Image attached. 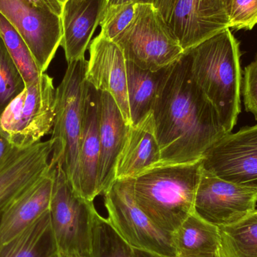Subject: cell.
<instances>
[{"label":"cell","instance_id":"cell-1","mask_svg":"<svg viewBox=\"0 0 257 257\" xmlns=\"http://www.w3.org/2000/svg\"><path fill=\"white\" fill-rule=\"evenodd\" d=\"M152 113L161 165L199 161L228 134L214 105L192 76L187 53L165 70Z\"/></svg>","mask_w":257,"mask_h":257},{"label":"cell","instance_id":"cell-2","mask_svg":"<svg viewBox=\"0 0 257 257\" xmlns=\"http://www.w3.org/2000/svg\"><path fill=\"white\" fill-rule=\"evenodd\" d=\"M186 53L192 76L214 105L226 133H230L241 112L239 43L226 29Z\"/></svg>","mask_w":257,"mask_h":257},{"label":"cell","instance_id":"cell-3","mask_svg":"<svg viewBox=\"0 0 257 257\" xmlns=\"http://www.w3.org/2000/svg\"><path fill=\"white\" fill-rule=\"evenodd\" d=\"M201 174L202 160L159 165L133 178L135 200L157 227L172 234L193 212Z\"/></svg>","mask_w":257,"mask_h":257},{"label":"cell","instance_id":"cell-4","mask_svg":"<svg viewBox=\"0 0 257 257\" xmlns=\"http://www.w3.org/2000/svg\"><path fill=\"white\" fill-rule=\"evenodd\" d=\"M87 66L85 57L68 63L64 77L56 89L55 118L51 138V163L60 165L68 182L79 194L78 148L88 90Z\"/></svg>","mask_w":257,"mask_h":257},{"label":"cell","instance_id":"cell-5","mask_svg":"<svg viewBox=\"0 0 257 257\" xmlns=\"http://www.w3.org/2000/svg\"><path fill=\"white\" fill-rule=\"evenodd\" d=\"M126 61L145 70H162L174 64L184 51L163 15L154 4H136L124 31L113 40Z\"/></svg>","mask_w":257,"mask_h":257},{"label":"cell","instance_id":"cell-6","mask_svg":"<svg viewBox=\"0 0 257 257\" xmlns=\"http://www.w3.org/2000/svg\"><path fill=\"white\" fill-rule=\"evenodd\" d=\"M96 211L93 202L77 193L60 165L55 164L50 213L51 236L59 257H92V224Z\"/></svg>","mask_w":257,"mask_h":257},{"label":"cell","instance_id":"cell-7","mask_svg":"<svg viewBox=\"0 0 257 257\" xmlns=\"http://www.w3.org/2000/svg\"><path fill=\"white\" fill-rule=\"evenodd\" d=\"M55 105L54 80L43 73L6 107L0 115V133L18 149L39 143L52 131Z\"/></svg>","mask_w":257,"mask_h":257},{"label":"cell","instance_id":"cell-8","mask_svg":"<svg viewBox=\"0 0 257 257\" xmlns=\"http://www.w3.org/2000/svg\"><path fill=\"white\" fill-rule=\"evenodd\" d=\"M133 180L115 179L104 193L107 220L133 248L160 256L177 257L172 234L157 227L136 203Z\"/></svg>","mask_w":257,"mask_h":257},{"label":"cell","instance_id":"cell-9","mask_svg":"<svg viewBox=\"0 0 257 257\" xmlns=\"http://www.w3.org/2000/svg\"><path fill=\"white\" fill-rule=\"evenodd\" d=\"M257 187L235 184L206 172L196 190L193 212L217 227L235 224L256 211Z\"/></svg>","mask_w":257,"mask_h":257},{"label":"cell","instance_id":"cell-10","mask_svg":"<svg viewBox=\"0 0 257 257\" xmlns=\"http://www.w3.org/2000/svg\"><path fill=\"white\" fill-rule=\"evenodd\" d=\"M0 13L24 39L39 70L45 73L61 45V18L24 0H0Z\"/></svg>","mask_w":257,"mask_h":257},{"label":"cell","instance_id":"cell-11","mask_svg":"<svg viewBox=\"0 0 257 257\" xmlns=\"http://www.w3.org/2000/svg\"><path fill=\"white\" fill-rule=\"evenodd\" d=\"M202 167L221 179L257 187V125L223 136L205 153Z\"/></svg>","mask_w":257,"mask_h":257},{"label":"cell","instance_id":"cell-12","mask_svg":"<svg viewBox=\"0 0 257 257\" xmlns=\"http://www.w3.org/2000/svg\"><path fill=\"white\" fill-rule=\"evenodd\" d=\"M167 23L184 53L229 29L224 0H175Z\"/></svg>","mask_w":257,"mask_h":257},{"label":"cell","instance_id":"cell-13","mask_svg":"<svg viewBox=\"0 0 257 257\" xmlns=\"http://www.w3.org/2000/svg\"><path fill=\"white\" fill-rule=\"evenodd\" d=\"M89 52L86 81L98 91L109 93L131 126L126 60L123 51L115 42L99 35L90 42Z\"/></svg>","mask_w":257,"mask_h":257},{"label":"cell","instance_id":"cell-14","mask_svg":"<svg viewBox=\"0 0 257 257\" xmlns=\"http://www.w3.org/2000/svg\"><path fill=\"white\" fill-rule=\"evenodd\" d=\"M52 141L23 149L15 148L0 166V217L9 205L51 167Z\"/></svg>","mask_w":257,"mask_h":257},{"label":"cell","instance_id":"cell-15","mask_svg":"<svg viewBox=\"0 0 257 257\" xmlns=\"http://www.w3.org/2000/svg\"><path fill=\"white\" fill-rule=\"evenodd\" d=\"M98 119L100 157L98 170V190L103 195L115 180L117 160L130 126L112 96L106 92L98 94Z\"/></svg>","mask_w":257,"mask_h":257},{"label":"cell","instance_id":"cell-16","mask_svg":"<svg viewBox=\"0 0 257 257\" xmlns=\"http://www.w3.org/2000/svg\"><path fill=\"white\" fill-rule=\"evenodd\" d=\"M108 6V0H66L60 16L63 27L60 46L68 63L85 57Z\"/></svg>","mask_w":257,"mask_h":257},{"label":"cell","instance_id":"cell-17","mask_svg":"<svg viewBox=\"0 0 257 257\" xmlns=\"http://www.w3.org/2000/svg\"><path fill=\"white\" fill-rule=\"evenodd\" d=\"M34 185L14 201L0 217V245L10 241L49 211L55 164Z\"/></svg>","mask_w":257,"mask_h":257},{"label":"cell","instance_id":"cell-18","mask_svg":"<svg viewBox=\"0 0 257 257\" xmlns=\"http://www.w3.org/2000/svg\"><path fill=\"white\" fill-rule=\"evenodd\" d=\"M159 165H161V151L151 111L128 127L117 160L115 179L136 178Z\"/></svg>","mask_w":257,"mask_h":257},{"label":"cell","instance_id":"cell-19","mask_svg":"<svg viewBox=\"0 0 257 257\" xmlns=\"http://www.w3.org/2000/svg\"><path fill=\"white\" fill-rule=\"evenodd\" d=\"M99 91L88 84L84 120L78 148L79 193L84 199L93 202L99 196L98 170L100 157V141L98 119Z\"/></svg>","mask_w":257,"mask_h":257},{"label":"cell","instance_id":"cell-20","mask_svg":"<svg viewBox=\"0 0 257 257\" xmlns=\"http://www.w3.org/2000/svg\"><path fill=\"white\" fill-rule=\"evenodd\" d=\"M177 257L215 253L221 249L219 227L192 213L172 234Z\"/></svg>","mask_w":257,"mask_h":257},{"label":"cell","instance_id":"cell-21","mask_svg":"<svg viewBox=\"0 0 257 257\" xmlns=\"http://www.w3.org/2000/svg\"><path fill=\"white\" fill-rule=\"evenodd\" d=\"M54 251L57 249L51 236L50 210L10 241L0 245V257H48Z\"/></svg>","mask_w":257,"mask_h":257},{"label":"cell","instance_id":"cell-22","mask_svg":"<svg viewBox=\"0 0 257 257\" xmlns=\"http://www.w3.org/2000/svg\"><path fill=\"white\" fill-rule=\"evenodd\" d=\"M166 69L157 72L145 70L134 63L126 61L128 99L132 125L139 123L152 111Z\"/></svg>","mask_w":257,"mask_h":257},{"label":"cell","instance_id":"cell-23","mask_svg":"<svg viewBox=\"0 0 257 257\" xmlns=\"http://www.w3.org/2000/svg\"><path fill=\"white\" fill-rule=\"evenodd\" d=\"M226 257H257V209L244 220L219 227Z\"/></svg>","mask_w":257,"mask_h":257},{"label":"cell","instance_id":"cell-24","mask_svg":"<svg viewBox=\"0 0 257 257\" xmlns=\"http://www.w3.org/2000/svg\"><path fill=\"white\" fill-rule=\"evenodd\" d=\"M0 37L3 39L11 57L24 78L25 85L37 80L42 72L21 35L0 13Z\"/></svg>","mask_w":257,"mask_h":257},{"label":"cell","instance_id":"cell-25","mask_svg":"<svg viewBox=\"0 0 257 257\" xmlns=\"http://www.w3.org/2000/svg\"><path fill=\"white\" fill-rule=\"evenodd\" d=\"M92 257H135L134 248L97 211L92 224Z\"/></svg>","mask_w":257,"mask_h":257},{"label":"cell","instance_id":"cell-26","mask_svg":"<svg viewBox=\"0 0 257 257\" xmlns=\"http://www.w3.org/2000/svg\"><path fill=\"white\" fill-rule=\"evenodd\" d=\"M25 87L21 72L0 37V115Z\"/></svg>","mask_w":257,"mask_h":257},{"label":"cell","instance_id":"cell-27","mask_svg":"<svg viewBox=\"0 0 257 257\" xmlns=\"http://www.w3.org/2000/svg\"><path fill=\"white\" fill-rule=\"evenodd\" d=\"M136 3H127L108 6L101 21L99 35L113 41L124 31L133 21L136 12Z\"/></svg>","mask_w":257,"mask_h":257},{"label":"cell","instance_id":"cell-28","mask_svg":"<svg viewBox=\"0 0 257 257\" xmlns=\"http://www.w3.org/2000/svg\"><path fill=\"white\" fill-rule=\"evenodd\" d=\"M229 29L250 30L257 24V0H230Z\"/></svg>","mask_w":257,"mask_h":257},{"label":"cell","instance_id":"cell-29","mask_svg":"<svg viewBox=\"0 0 257 257\" xmlns=\"http://www.w3.org/2000/svg\"><path fill=\"white\" fill-rule=\"evenodd\" d=\"M242 94L246 111L253 114L257 120V54L244 69Z\"/></svg>","mask_w":257,"mask_h":257},{"label":"cell","instance_id":"cell-30","mask_svg":"<svg viewBox=\"0 0 257 257\" xmlns=\"http://www.w3.org/2000/svg\"><path fill=\"white\" fill-rule=\"evenodd\" d=\"M30 6L49 11L58 16H61L63 6L66 0H24Z\"/></svg>","mask_w":257,"mask_h":257},{"label":"cell","instance_id":"cell-31","mask_svg":"<svg viewBox=\"0 0 257 257\" xmlns=\"http://www.w3.org/2000/svg\"><path fill=\"white\" fill-rule=\"evenodd\" d=\"M174 1L175 0H155L154 1V6L160 11L166 22H168L169 20Z\"/></svg>","mask_w":257,"mask_h":257},{"label":"cell","instance_id":"cell-32","mask_svg":"<svg viewBox=\"0 0 257 257\" xmlns=\"http://www.w3.org/2000/svg\"><path fill=\"white\" fill-rule=\"evenodd\" d=\"M15 148L9 141L0 133V166Z\"/></svg>","mask_w":257,"mask_h":257},{"label":"cell","instance_id":"cell-33","mask_svg":"<svg viewBox=\"0 0 257 257\" xmlns=\"http://www.w3.org/2000/svg\"><path fill=\"white\" fill-rule=\"evenodd\" d=\"M155 0H108V6L120 5L123 3H134L136 4H154Z\"/></svg>","mask_w":257,"mask_h":257},{"label":"cell","instance_id":"cell-34","mask_svg":"<svg viewBox=\"0 0 257 257\" xmlns=\"http://www.w3.org/2000/svg\"><path fill=\"white\" fill-rule=\"evenodd\" d=\"M135 257H167L160 256V255L155 254V253H150V252L145 251V250H139V249L134 248Z\"/></svg>","mask_w":257,"mask_h":257},{"label":"cell","instance_id":"cell-35","mask_svg":"<svg viewBox=\"0 0 257 257\" xmlns=\"http://www.w3.org/2000/svg\"><path fill=\"white\" fill-rule=\"evenodd\" d=\"M178 257H226L225 255L222 253L221 249L215 253H202V254L192 255V256H183Z\"/></svg>","mask_w":257,"mask_h":257},{"label":"cell","instance_id":"cell-36","mask_svg":"<svg viewBox=\"0 0 257 257\" xmlns=\"http://www.w3.org/2000/svg\"><path fill=\"white\" fill-rule=\"evenodd\" d=\"M225 3H226V7H227V10L228 8H229V3H230V0H224Z\"/></svg>","mask_w":257,"mask_h":257}]
</instances>
